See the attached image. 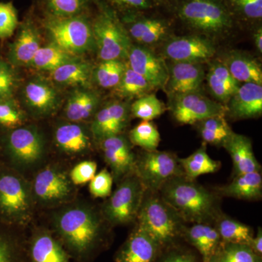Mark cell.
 <instances>
[{
    "instance_id": "obj_1",
    "label": "cell",
    "mask_w": 262,
    "mask_h": 262,
    "mask_svg": "<svg viewBox=\"0 0 262 262\" xmlns=\"http://www.w3.org/2000/svg\"><path fill=\"white\" fill-rule=\"evenodd\" d=\"M158 194L184 223L213 225L222 213L221 196L185 176L169 180Z\"/></svg>"
},
{
    "instance_id": "obj_2",
    "label": "cell",
    "mask_w": 262,
    "mask_h": 262,
    "mask_svg": "<svg viewBox=\"0 0 262 262\" xmlns=\"http://www.w3.org/2000/svg\"><path fill=\"white\" fill-rule=\"evenodd\" d=\"M56 228L67 248L77 259L84 260L101 242V225L97 215L84 207H74L61 212Z\"/></svg>"
},
{
    "instance_id": "obj_3",
    "label": "cell",
    "mask_w": 262,
    "mask_h": 262,
    "mask_svg": "<svg viewBox=\"0 0 262 262\" xmlns=\"http://www.w3.org/2000/svg\"><path fill=\"white\" fill-rule=\"evenodd\" d=\"M136 220V226L149 234L161 250L184 236V222L158 193L146 191Z\"/></svg>"
},
{
    "instance_id": "obj_4",
    "label": "cell",
    "mask_w": 262,
    "mask_h": 262,
    "mask_svg": "<svg viewBox=\"0 0 262 262\" xmlns=\"http://www.w3.org/2000/svg\"><path fill=\"white\" fill-rule=\"evenodd\" d=\"M135 174L146 190L153 193L159 192L170 179L184 176L177 155L157 149L145 151L136 158Z\"/></svg>"
},
{
    "instance_id": "obj_5",
    "label": "cell",
    "mask_w": 262,
    "mask_h": 262,
    "mask_svg": "<svg viewBox=\"0 0 262 262\" xmlns=\"http://www.w3.org/2000/svg\"><path fill=\"white\" fill-rule=\"evenodd\" d=\"M46 28L53 43L77 56L94 47L92 27L85 19L77 16H55L48 19Z\"/></svg>"
},
{
    "instance_id": "obj_6",
    "label": "cell",
    "mask_w": 262,
    "mask_h": 262,
    "mask_svg": "<svg viewBox=\"0 0 262 262\" xmlns=\"http://www.w3.org/2000/svg\"><path fill=\"white\" fill-rule=\"evenodd\" d=\"M146 192L136 174L122 179L104 207L106 220L115 225H127L136 220Z\"/></svg>"
},
{
    "instance_id": "obj_7",
    "label": "cell",
    "mask_w": 262,
    "mask_h": 262,
    "mask_svg": "<svg viewBox=\"0 0 262 262\" xmlns=\"http://www.w3.org/2000/svg\"><path fill=\"white\" fill-rule=\"evenodd\" d=\"M94 44L101 61L127 58L131 48L130 39L121 24L113 15H100L92 26Z\"/></svg>"
},
{
    "instance_id": "obj_8",
    "label": "cell",
    "mask_w": 262,
    "mask_h": 262,
    "mask_svg": "<svg viewBox=\"0 0 262 262\" xmlns=\"http://www.w3.org/2000/svg\"><path fill=\"white\" fill-rule=\"evenodd\" d=\"M179 15L185 23L203 32H224L232 26L228 11L217 0H187Z\"/></svg>"
},
{
    "instance_id": "obj_9",
    "label": "cell",
    "mask_w": 262,
    "mask_h": 262,
    "mask_svg": "<svg viewBox=\"0 0 262 262\" xmlns=\"http://www.w3.org/2000/svg\"><path fill=\"white\" fill-rule=\"evenodd\" d=\"M227 108L196 91L177 96L172 113L182 125H194L215 115H225Z\"/></svg>"
},
{
    "instance_id": "obj_10",
    "label": "cell",
    "mask_w": 262,
    "mask_h": 262,
    "mask_svg": "<svg viewBox=\"0 0 262 262\" xmlns=\"http://www.w3.org/2000/svg\"><path fill=\"white\" fill-rule=\"evenodd\" d=\"M127 58L129 67L142 76L153 89L166 86L169 77L168 68L163 59L149 49L131 46Z\"/></svg>"
},
{
    "instance_id": "obj_11",
    "label": "cell",
    "mask_w": 262,
    "mask_h": 262,
    "mask_svg": "<svg viewBox=\"0 0 262 262\" xmlns=\"http://www.w3.org/2000/svg\"><path fill=\"white\" fill-rule=\"evenodd\" d=\"M215 53L212 42L198 36L174 38L164 48L165 56L173 62L201 63L211 58Z\"/></svg>"
},
{
    "instance_id": "obj_12",
    "label": "cell",
    "mask_w": 262,
    "mask_h": 262,
    "mask_svg": "<svg viewBox=\"0 0 262 262\" xmlns=\"http://www.w3.org/2000/svg\"><path fill=\"white\" fill-rule=\"evenodd\" d=\"M101 149L114 178L122 181L135 174L136 157L126 138L121 134L106 138L101 141Z\"/></svg>"
},
{
    "instance_id": "obj_13",
    "label": "cell",
    "mask_w": 262,
    "mask_h": 262,
    "mask_svg": "<svg viewBox=\"0 0 262 262\" xmlns=\"http://www.w3.org/2000/svg\"><path fill=\"white\" fill-rule=\"evenodd\" d=\"M8 148L17 161L24 165H30L42 157L44 141L35 127H18L10 133Z\"/></svg>"
},
{
    "instance_id": "obj_14",
    "label": "cell",
    "mask_w": 262,
    "mask_h": 262,
    "mask_svg": "<svg viewBox=\"0 0 262 262\" xmlns=\"http://www.w3.org/2000/svg\"><path fill=\"white\" fill-rule=\"evenodd\" d=\"M128 106L121 101L108 103L95 115L91 131L97 140L120 135L127 126L129 118Z\"/></svg>"
},
{
    "instance_id": "obj_15",
    "label": "cell",
    "mask_w": 262,
    "mask_h": 262,
    "mask_svg": "<svg viewBox=\"0 0 262 262\" xmlns=\"http://www.w3.org/2000/svg\"><path fill=\"white\" fill-rule=\"evenodd\" d=\"M159 245L149 234L136 226L126 241L117 251L116 262H156L159 256Z\"/></svg>"
},
{
    "instance_id": "obj_16",
    "label": "cell",
    "mask_w": 262,
    "mask_h": 262,
    "mask_svg": "<svg viewBox=\"0 0 262 262\" xmlns=\"http://www.w3.org/2000/svg\"><path fill=\"white\" fill-rule=\"evenodd\" d=\"M30 206L28 189L21 179L12 175L0 178V210L12 216L27 214Z\"/></svg>"
},
{
    "instance_id": "obj_17",
    "label": "cell",
    "mask_w": 262,
    "mask_h": 262,
    "mask_svg": "<svg viewBox=\"0 0 262 262\" xmlns=\"http://www.w3.org/2000/svg\"><path fill=\"white\" fill-rule=\"evenodd\" d=\"M34 192L42 203H56L68 198L72 188L68 177L63 172L56 168H47L35 177Z\"/></svg>"
},
{
    "instance_id": "obj_18",
    "label": "cell",
    "mask_w": 262,
    "mask_h": 262,
    "mask_svg": "<svg viewBox=\"0 0 262 262\" xmlns=\"http://www.w3.org/2000/svg\"><path fill=\"white\" fill-rule=\"evenodd\" d=\"M168 73L166 85L177 96L198 91L205 77L204 70L199 63L174 62Z\"/></svg>"
},
{
    "instance_id": "obj_19",
    "label": "cell",
    "mask_w": 262,
    "mask_h": 262,
    "mask_svg": "<svg viewBox=\"0 0 262 262\" xmlns=\"http://www.w3.org/2000/svg\"><path fill=\"white\" fill-rule=\"evenodd\" d=\"M231 116L236 119H249L261 116L262 86L256 83L239 85L228 101Z\"/></svg>"
},
{
    "instance_id": "obj_20",
    "label": "cell",
    "mask_w": 262,
    "mask_h": 262,
    "mask_svg": "<svg viewBox=\"0 0 262 262\" xmlns=\"http://www.w3.org/2000/svg\"><path fill=\"white\" fill-rule=\"evenodd\" d=\"M222 146L232 158L234 176L261 171V165L255 157L252 143L246 136L232 132Z\"/></svg>"
},
{
    "instance_id": "obj_21",
    "label": "cell",
    "mask_w": 262,
    "mask_h": 262,
    "mask_svg": "<svg viewBox=\"0 0 262 262\" xmlns=\"http://www.w3.org/2000/svg\"><path fill=\"white\" fill-rule=\"evenodd\" d=\"M41 46L40 36L37 29L32 24H24L10 46L8 54L10 63L16 67L30 66Z\"/></svg>"
},
{
    "instance_id": "obj_22",
    "label": "cell",
    "mask_w": 262,
    "mask_h": 262,
    "mask_svg": "<svg viewBox=\"0 0 262 262\" xmlns=\"http://www.w3.org/2000/svg\"><path fill=\"white\" fill-rule=\"evenodd\" d=\"M222 198H232L246 201L259 200L262 195L261 171L234 176L233 180L215 191Z\"/></svg>"
},
{
    "instance_id": "obj_23",
    "label": "cell",
    "mask_w": 262,
    "mask_h": 262,
    "mask_svg": "<svg viewBox=\"0 0 262 262\" xmlns=\"http://www.w3.org/2000/svg\"><path fill=\"white\" fill-rule=\"evenodd\" d=\"M184 237L199 251L203 262L213 256L222 244L218 230L211 224H192L190 227H185Z\"/></svg>"
},
{
    "instance_id": "obj_24",
    "label": "cell",
    "mask_w": 262,
    "mask_h": 262,
    "mask_svg": "<svg viewBox=\"0 0 262 262\" xmlns=\"http://www.w3.org/2000/svg\"><path fill=\"white\" fill-rule=\"evenodd\" d=\"M31 262H70V256L60 243L48 232L33 237L29 248Z\"/></svg>"
},
{
    "instance_id": "obj_25",
    "label": "cell",
    "mask_w": 262,
    "mask_h": 262,
    "mask_svg": "<svg viewBox=\"0 0 262 262\" xmlns=\"http://www.w3.org/2000/svg\"><path fill=\"white\" fill-rule=\"evenodd\" d=\"M24 93L26 102L38 113H49L56 108L58 103L56 91L44 81H31L26 85Z\"/></svg>"
},
{
    "instance_id": "obj_26",
    "label": "cell",
    "mask_w": 262,
    "mask_h": 262,
    "mask_svg": "<svg viewBox=\"0 0 262 262\" xmlns=\"http://www.w3.org/2000/svg\"><path fill=\"white\" fill-rule=\"evenodd\" d=\"M208 83L212 94L222 103H228L239 86L225 63L215 62L208 73Z\"/></svg>"
},
{
    "instance_id": "obj_27",
    "label": "cell",
    "mask_w": 262,
    "mask_h": 262,
    "mask_svg": "<svg viewBox=\"0 0 262 262\" xmlns=\"http://www.w3.org/2000/svg\"><path fill=\"white\" fill-rule=\"evenodd\" d=\"M77 58L66 62L51 72L52 79L57 83L66 85L89 84L93 75L92 67L89 62Z\"/></svg>"
},
{
    "instance_id": "obj_28",
    "label": "cell",
    "mask_w": 262,
    "mask_h": 262,
    "mask_svg": "<svg viewBox=\"0 0 262 262\" xmlns=\"http://www.w3.org/2000/svg\"><path fill=\"white\" fill-rule=\"evenodd\" d=\"M227 70L237 82L262 84V71L257 61L251 57L234 53L224 62Z\"/></svg>"
},
{
    "instance_id": "obj_29",
    "label": "cell",
    "mask_w": 262,
    "mask_h": 262,
    "mask_svg": "<svg viewBox=\"0 0 262 262\" xmlns=\"http://www.w3.org/2000/svg\"><path fill=\"white\" fill-rule=\"evenodd\" d=\"M55 140L66 153L80 154L89 149L90 138L83 127L78 124H64L56 129Z\"/></svg>"
},
{
    "instance_id": "obj_30",
    "label": "cell",
    "mask_w": 262,
    "mask_h": 262,
    "mask_svg": "<svg viewBox=\"0 0 262 262\" xmlns=\"http://www.w3.org/2000/svg\"><path fill=\"white\" fill-rule=\"evenodd\" d=\"M184 176L187 179L195 180L205 174L213 173L221 168V163L212 159L203 145L192 155L185 158H179Z\"/></svg>"
},
{
    "instance_id": "obj_31",
    "label": "cell",
    "mask_w": 262,
    "mask_h": 262,
    "mask_svg": "<svg viewBox=\"0 0 262 262\" xmlns=\"http://www.w3.org/2000/svg\"><path fill=\"white\" fill-rule=\"evenodd\" d=\"M98 103L99 98L94 92L83 90L76 91L67 103L66 117L70 121H82L94 114Z\"/></svg>"
},
{
    "instance_id": "obj_32",
    "label": "cell",
    "mask_w": 262,
    "mask_h": 262,
    "mask_svg": "<svg viewBox=\"0 0 262 262\" xmlns=\"http://www.w3.org/2000/svg\"><path fill=\"white\" fill-rule=\"evenodd\" d=\"M222 243L246 244L249 246L254 233L249 226L221 213L214 222Z\"/></svg>"
},
{
    "instance_id": "obj_33",
    "label": "cell",
    "mask_w": 262,
    "mask_h": 262,
    "mask_svg": "<svg viewBox=\"0 0 262 262\" xmlns=\"http://www.w3.org/2000/svg\"><path fill=\"white\" fill-rule=\"evenodd\" d=\"M129 33L138 42L145 45L154 44L167 35L168 27L158 19H142L130 26Z\"/></svg>"
},
{
    "instance_id": "obj_34",
    "label": "cell",
    "mask_w": 262,
    "mask_h": 262,
    "mask_svg": "<svg viewBox=\"0 0 262 262\" xmlns=\"http://www.w3.org/2000/svg\"><path fill=\"white\" fill-rule=\"evenodd\" d=\"M75 58L77 56L52 42L48 46H41L33 58L30 66L37 70L51 72L66 62Z\"/></svg>"
},
{
    "instance_id": "obj_35",
    "label": "cell",
    "mask_w": 262,
    "mask_h": 262,
    "mask_svg": "<svg viewBox=\"0 0 262 262\" xmlns=\"http://www.w3.org/2000/svg\"><path fill=\"white\" fill-rule=\"evenodd\" d=\"M202 139L206 144L222 146L233 131L229 127L225 115H215L198 122Z\"/></svg>"
},
{
    "instance_id": "obj_36",
    "label": "cell",
    "mask_w": 262,
    "mask_h": 262,
    "mask_svg": "<svg viewBox=\"0 0 262 262\" xmlns=\"http://www.w3.org/2000/svg\"><path fill=\"white\" fill-rule=\"evenodd\" d=\"M119 96L124 98L140 97L153 89L140 75L134 72L127 63L120 83L116 88Z\"/></svg>"
},
{
    "instance_id": "obj_37",
    "label": "cell",
    "mask_w": 262,
    "mask_h": 262,
    "mask_svg": "<svg viewBox=\"0 0 262 262\" xmlns=\"http://www.w3.org/2000/svg\"><path fill=\"white\" fill-rule=\"evenodd\" d=\"M125 67L126 63L122 60L101 61L95 70V80L103 89H115L121 81Z\"/></svg>"
},
{
    "instance_id": "obj_38",
    "label": "cell",
    "mask_w": 262,
    "mask_h": 262,
    "mask_svg": "<svg viewBox=\"0 0 262 262\" xmlns=\"http://www.w3.org/2000/svg\"><path fill=\"white\" fill-rule=\"evenodd\" d=\"M131 113L142 121H151L163 115L165 106L155 94H145L138 98L131 105Z\"/></svg>"
},
{
    "instance_id": "obj_39",
    "label": "cell",
    "mask_w": 262,
    "mask_h": 262,
    "mask_svg": "<svg viewBox=\"0 0 262 262\" xmlns=\"http://www.w3.org/2000/svg\"><path fill=\"white\" fill-rule=\"evenodd\" d=\"M130 140L145 151H152L159 146L160 133L151 121H142L130 130Z\"/></svg>"
},
{
    "instance_id": "obj_40",
    "label": "cell",
    "mask_w": 262,
    "mask_h": 262,
    "mask_svg": "<svg viewBox=\"0 0 262 262\" xmlns=\"http://www.w3.org/2000/svg\"><path fill=\"white\" fill-rule=\"evenodd\" d=\"M218 253L220 262H261V256L246 244L222 242Z\"/></svg>"
},
{
    "instance_id": "obj_41",
    "label": "cell",
    "mask_w": 262,
    "mask_h": 262,
    "mask_svg": "<svg viewBox=\"0 0 262 262\" xmlns=\"http://www.w3.org/2000/svg\"><path fill=\"white\" fill-rule=\"evenodd\" d=\"M25 114L13 98L0 100V125L15 128L25 121Z\"/></svg>"
},
{
    "instance_id": "obj_42",
    "label": "cell",
    "mask_w": 262,
    "mask_h": 262,
    "mask_svg": "<svg viewBox=\"0 0 262 262\" xmlns=\"http://www.w3.org/2000/svg\"><path fill=\"white\" fill-rule=\"evenodd\" d=\"M18 24V14L13 3H0V39L12 37Z\"/></svg>"
},
{
    "instance_id": "obj_43",
    "label": "cell",
    "mask_w": 262,
    "mask_h": 262,
    "mask_svg": "<svg viewBox=\"0 0 262 262\" xmlns=\"http://www.w3.org/2000/svg\"><path fill=\"white\" fill-rule=\"evenodd\" d=\"M90 182V192L95 198H106L111 194L113 177L106 169L96 174Z\"/></svg>"
},
{
    "instance_id": "obj_44",
    "label": "cell",
    "mask_w": 262,
    "mask_h": 262,
    "mask_svg": "<svg viewBox=\"0 0 262 262\" xmlns=\"http://www.w3.org/2000/svg\"><path fill=\"white\" fill-rule=\"evenodd\" d=\"M15 82L11 66L0 58V100L13 98Z\"/></svg>"
},
{
    "instance_id": "obj_45",
    "label": "cell",
    "mask_w": 262,
    "mask_h": 262,
    "mask_svg": "<svg viewBox=\"0 0 262 262\" xmlns=\"http://www.w3.org/2000/svg\"><path fill=\"white\" fill-rule=\"evenodd\" d=\"M48 6L55 16H75L83 6V0H48Z\"/></svg>"
},
{
    "instance_id": "obj_46",
    "label": "cell",
    "mask_w": 262,
    "mask_h": 262,
    "mask_svg": "<svg viewBox=\"0 0 262 262\" xmlns=\"http://www.w3.org/2000/svg\"><path fill=\"white\" fill-rule=\"evenodd\" d=\"M97 164L94 161H82L74 167L70 173L71 181L75 184L91 182L96 175Z\"/></svg>"
},
{
    "instance_id": "obj_47",
    "label": "cell",
    "mask_w": 262,
    "mask_h": 262,
    "mask_svg": "<svg viewBox=\"0 0 262 262\" xmlns=\"http://www.w3.org/2000/svg\"><path fill=\"white\" fill-rule=\"evenodd\" d=\"M0 262H22L20 248L3 235H0Z\"/></svg>"
},
{
    "instance_id": "obj_48",
    "label": "cell",
    "mask_w": 262,
    "mask_h": 262,
    "mask_svg": "<svg viewBox=\"0 0 262 262\" xmlns=\"http://www.w3.org/2000/svg\"><path fill=\"white\" fill-rule=\"evenodd\" d=\"M234 6L249 18L262 17V0H232Z\"/></svg>"
},
{
    "instance_id": "obj_49",
    "label": "cell",
    "mask_w": 262,
    "mask_h": 262,
    "mask_svg": "<svg viewBox=\"0 0 262 262\" xmlns=\"http://www.w3.org/2000/svg\"><path fill=\"white\" fill-rule=\"evenodd\" d=\"M160 262H198L196 256L189 251L173 250L164 255Z\"/></svg>"
},
{
    "instance_id": "obj_50",
    "label": "cell",
    "mask_w": 262,
    "mask_h": 262,
    "mask_svg": "<svg viewBox=\"0 0 262 262\" xmlns=\"http://www.w3.org/2000/svg\"><path fill=\"white\" fill-rule=\"evenodd\" d=\"M113 1L125 6L140 8V9H146L150 7L149 0H113Z\"/></svg>"
},
{
    "instance_id": "obj_51",
    "label": "cell",
    "mask_w": 262,
    "mask_h": 262,
    "mask_svg": "<svg viewBox=\"0 0 262 262\" xmlns=\"http://www.w3.org/2000/svg\"><path fill=\"white\" fill-rule=\"evenodd\" d=\"M250 247L252 248L255 253H257L258 256H261L262 254V229L261 227H258L257 232L255 236H253L251 239Z\"/></svg>"
},
{
    "instance_id": "obj_52",
    "label": "cell",
    "mask_w": 262,
    "mask_h": 262,
    "mask_svg": "<svg viewBox=\"0 0 262 262\" xmlns=\"http://www.w3.org/2000/svg\"><path fill=\"white\" fill-rule=\"evenodd\" d=\"M255 45L260 53L262 52V30L260 28L254 34Z\"/></svg>"
},
{
    "instance_id": "obj_53",
    "label": "cell",
    "mask_w": 262,
    "mask_h": 262,
    "mask_svg": "<svg viewBox=\"0 0 262 262\" xmlns=\"http://www.w3.org/2000/svg\"><path fill=\"white\" fill-rule=\"evenodd\" d=\"M206 262H220V256H219L218 251H217L213 256H212Z\"/></svg>"
}]
</instances>
